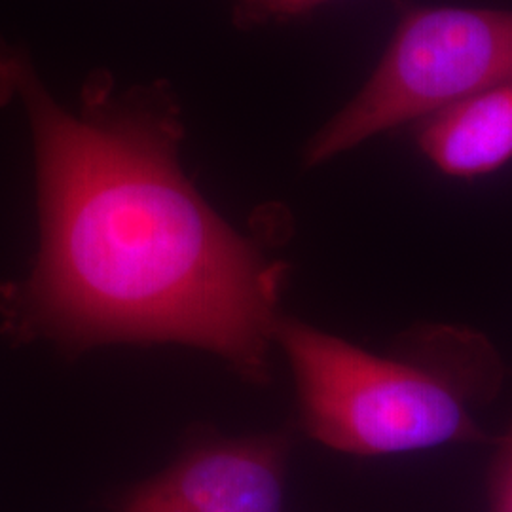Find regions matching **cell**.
<instances>
[{
    "label": "cell",
    "instance_id": "6da1fadb",
    "mask_svg": "<svg viewBox=\"0 0 512 512\" xmlns=\"http://www.w3.org/2000/svg\"><path fill=\"white\" fill-rule=\"evenodd\" d=\"M35 141L40 249L8 319L90 346L179 342L268 378L283 264L239 236L184 177L181 107L164 82L118 92L95 73L78 114L21 54H0Z\"/></svg>",
    "mask_w": 512,
    "mask_h": 512
},
{
    "label": "cell",
    "instance_id": "7a4b0ae2",
    "mask_svg": "<svg viewBox=\"0 0 512 512\" xmlns=\"http://www.w3.org/2000/svg\"><path fill=\"white\" fill-rule=\"evenodd\" d=\"M274 342L293 368L306 433L332 450L376 458L488 440L475 412L497 395L503 365L478 332L427 327L403 351L374 355L279 315Z\"/></svg>",
    "mask_w": 512,
    "mask_h": 512
},
{
    "label": "cell",
    "instance_id": "3957f363",
    "mask_svg": "<svg viewBox=\"0 0 512 512\" xmlns=\"http://www.w3.org/2000/svg\"><path fill=\"white\" fill-rule=\"evenodd\" d=\"M512 82V12L418 8L408 12L365 88L306 148L319 165L406 122H421L475 93Z\"/></svg>",
    "mask_w": 512,
    "mask_h": 512
},
{
    "label": "cell",
    "instance_id": "277c9868",
    "mask_svg": "<svg viewBox=\"0 0 512 512\" xmlns=\"http://www.w3.org/2000/svg\"><path fill=\"white\" fill-rule=\"evenodd\" d=\"M289 448L281 433L205 442L135 488L120 512H283Z\"/></svg>",
    "mask_w": 512,
    "mask_h": 512
},
{
    "label": "cell",
    "instance_id": "5b68a950",
    "mask_svg": "<svg viewBox=\"0 0 512 512\" xmlns=\"http://www.w3.org/2000/svg\"><path fill=\"white\" fill-rule=\"evenodd\" d=\"M416 137L431 164L450 177L497 171L512 160V82L427 116Z\"/></svg>",
    "mask_w": 512,
    "mask_h": 512
},
{
    "label": "cell",
    "instance_id": "8992f818",
    "mask_svg": "<svg viewBox=\"0 0 512 512\" xmlns=\"http://www.w3.org/2000/svg\"><path fill=\"white\" fill-rule=\"evenodd\" d=\"M329 0H234V21L241 29L300 18Z\"/></svg>",
    "mask_w": 512,
    "mask_h": 512
},
{
    "label": "cell",
    "instance_id": "52a82bcc",
    "mask_svg": "<svg viewBox=\"0 0 512 512\" xmlns=\"http://www.w3.org/2000/svg\"><path fill=\"white\" fill-rule=\"evenodd\" d=\"M488 490L490 511L512 512V420L509 429L495 442Z\"/></svg>",
    "mask_w": 512,
    "mask_h": 512
}]
</instances>
